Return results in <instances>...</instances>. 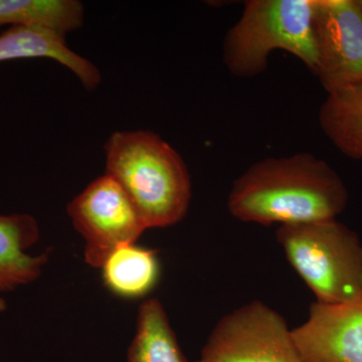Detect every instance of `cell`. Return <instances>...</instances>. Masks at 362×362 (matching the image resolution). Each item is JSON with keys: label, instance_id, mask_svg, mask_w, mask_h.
Segmentation results:
<instances>
[{"label": "cell", "instance_id": "cell-1", "mask_svg": "<svg viewBox=\"0 0 362 362\" xmlns=\"http://www.w3.org/2000/svg\"><path fill=\"white\" fill-rule=\"evenodd\" d=\"M349 189L327 162L310 153L268 157L233 181L228 209L244 223L300 225L337 220Z\"/></svg>", "mask_w": 362, "mask_h": 362}, {"label": "cell", "instance_id": "cell-2", "mask_svg": "<svg viewBox=\"0 0 362 362\" xmlns=\"http://www.w3.org/2000/svg\"><path fill=\"white\" fill-rule=\"evenodd\" d=\"M106 175L122 187L147 228H168L185 218L192 180L185 161L152 131H119L104 146Z\"/></svg>", "mask_w": 362, "mask_h": 362}, {"label": "cell", "instance_id": "cell-3", "mask_svg": "<svg viewBox=\"0 0 362 362\" xmlns=\"http://www.w3.org/2000/svg\"><path fill=\"white\" fill-rule=\"evenodd\" d=\"M315 0H250L226 33L223 62L235 77L252 78L268 66L276 49L292 54L315 71Z\"/></svg>", "mask_w": 362, "mask_h": 362}, {"label": "cell", "instance_id": "cell-4", "mask_svg": "<svg viewBox=\"0 0 362 362\" xmlns=\"http://www.w3.org/2000/svg\"><path fill=\"white\" fill-rule=\"evenodd\" d=\"M279 244L316 302L341 304L362 297V244L337 220L279 226Z\"/></svg>", "mask_w": 362, "mask_h": 362}, {"label": "cell", "instance_id": "cell-5", "mask_svg": "<svg viewBox=\"0 0 362 362\" xmlns=\"http://www.w3.org/2000/svg\"><path fill=\"white\" fill-rule=\"evenodd\" d=\"M192 362H303L284 317L252 301L221 317Z\"/></svg>", "mask_w": 362, "mask_h": 362}, {"label": "cell", "instance_id": "cell-6", "mask_svg": "<svg viewBox=\"0 0 362 362\" xmlns=\"http://www.w3.org/2000/svg\"><path fill=\"white\" fill-rule=\"evenodd\" d=\"M66 211L84 240L86 263L93 268H101L116 247L137 242L148 230L125 190L106 173L71 201Z\"/></svg>", "mask_w": 362, "mask_h": 362}, {"label": "cell", "instance_id": "cell-7", "mask_svg": "<svg viewBox=\"0 0 362 362\" xmlns=\"http://www.w3.org/2000/svg\"><path fill=\"white\" fill-rule=\"evenodd\" d=\"M314 74L326 92L362 80V8L357 0H315Z\"/></svg>", "mask_w": 362, "mask_h": 362}, {"label": "cell", "instance_id": "cell-8", "mask_svg": "<svg viewBox=\"0 0 362 362\" xmlns=\"http://www.w3.org/2000/svg\"><path fill=\"white\" fill-rule=\"evenodd\" d=\"M292 337L303 362H362V297L341 304L314 302Z\"/></svg>", "mask_w": 362, "mask_h": 362}, {"label": "cell", "instance_id": "cell-9", "mask_svg": "<svg viewBox=\"0 0 362 362\" xmlns=\"http://www.w3.org/2000/svg\"><path fill=\"white\" fill-rule=\"evenodd\" d=\"M40 237L39 223L30 214H0V293L13 291L40 277L49 252H30Z\"/></svg>", "mask_w": 362, "mask_h": 362}, {"label": "cell", "instance_id": "cell-10", "mask_svg": "<svg viewBox=\"0 0 362 362\" xmlns=\"http://www.w3.org/2000/svg\"><path fill=\"white\" fill-rule=\"evenodd\" d=\"M35 58L52 59L66 66L87 90H94L101 82L97 66L71 51L64 35L23 26H11L0 35V62Z\"/></svg>", "mask_w": 362, "mask_h": 362}, {"label": "cell", "instance_id": "cell-11", "mask_svg": "<svg viewBox=\"0 0 362 362\" xmlns=\"http://www.w3.org/2000/svg\"><path fill=\"white\" fill-rule=\"evenodd\" d=\"M100 269L105 287L124 299L147 296L160 280L157 251L138 246L136 243L116 247Z\"/></svg>", "mask_w": 362, "mask_h": 362}, {"label": "cell", "instance_id": "cell-12", "mask_svg": "<svg viewBox=\"0 0 362 362\" xmlns=\"http://www.w3.org/2000/svg\"><path fill=\"white\" fill-rule=\"evenodd\" d=\"M319 124L341 153L362 160V80L327 93Z\"/></svg>", "mask_w": 362, "mask_h": 362}, {"label": "cell", "instance_id": "cell-13", "mask_svg": "<svg viewBox=\"0 0 362 362\" xmlns=\"http://www.w3.org/2000/svg\"><path fill=\"white\" fill-rule=\"evenodd\" d=\"M127 362H192L183 354L159 300L151 298L140 305Z\"/></svg>", "mask_w": 362, "mask_h": 362}, {"label": "cell", "instance_id": "cell-14", "mask_svg": "<svg viewBox=\"0 0 362 362\" xmlns=\"http://www.w3.org/2000/svg\"><path fill=\"white\" fill-rule=\"evenodd\" d=\"M84 23V6L77 0H0V26L51 30L66 37Z\"/></svg>", "mask_w": 362, "mask_h": 362}, {"label": "cell", "instance_id": "cell-15", "mask_svg": "<svg viewBox=\"0 0 362 362\" xmlns=\"http://www.w3.org/2000/svg\"><path fill=\"white\" fill-rule=\"evenodd\" d=\"M6 301L4 300V298L2 297V293H0V313L1 312L6 311Z\"/></svg>", "mask_w": 362, "mask_h": 362}, {"label": "cell", "instance_id": "cell-16", "mask_svg": "<svg viewBox=\"0 0 362 362\" xmlns=\"http://www.w3.org/2000/svg\"><path fill=\"white\" fill-rule=\"evenodd\" d=\"M357 1H358L359 6H361L362 8V0H357Z\"/></svg>", "mask_w": 362, "mask_h": 362}]
</instances>
